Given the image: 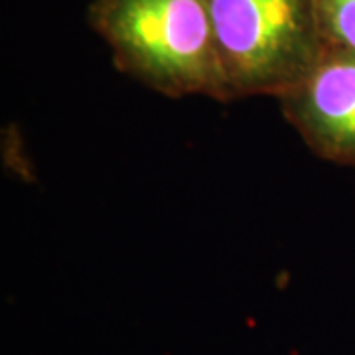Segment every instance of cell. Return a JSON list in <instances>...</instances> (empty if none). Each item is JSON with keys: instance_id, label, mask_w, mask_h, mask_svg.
I'll use <instances>...</instances> for the list:
<instances>
[{"instance_id": "cell-1", "label": "cell", "mask_w": 355, "mask_h": 355, "mask_svg": "<svg viewBox=\"0 0 355 355\" xmlns=\"http://www.w3.org/2000/svg\"><path fill=\"white\" fill-rule=\"evenodd\" d=\"M87 22L144 87L229 101L205 0H91Z\"/></svg>"}, {"instance_id": "cell-2", "label": "cell", "mask_w": 355, "mask_h": 355, "mask_svg": "<svg viewBox=\"0 0 355 355\" xmlns=\"http://www.w3.org/2000/svg\"><path fill=\"white\" fill-rule=\"evenodd\" d=\"M229 101L279 97L324 50L316 0H205Z\"/></svg>"}, {"instance_id": "cell-3", "label": "cell", "mask_w": 355, "mask_h": 355, "mask_svg": "<svg viewBox=\"0 0 355 355\" xmlns=\"http://www.w3.org/2000/svg\"><path fill=\"white\" fill-rule=\"evenodd\" d=\"M284 119L322 160L355 168V53L324 48L277 97Z\"/></svg>"}, {"instance_id": "cell-4", "label": "cell", "mask_w": 355, "mask_h": 355, "mask_svg": "<svg viewBox=\"0 0 355 355\" xmlns=\"http://www.w3.org/2000/svg\"><path fill=\"white\" fill-rule=\"evenodd\" d=\"M324 48L355 53V0H316Z\"/></svg>"}]
</instances>
